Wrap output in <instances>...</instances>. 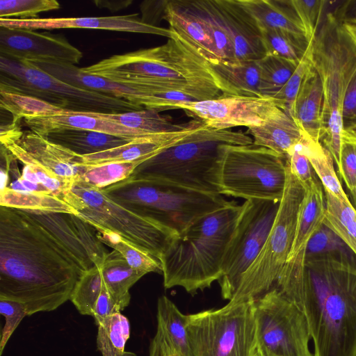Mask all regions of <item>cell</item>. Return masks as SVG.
<instances>
[{
    "mask_svg": "<svg viewBox=\"0 0 356 356\" xmlns=\"http://www.w3.org/2000/svg\"><path fill=\"white\" fill-rule=\"evenodd\" d=\"M22 176L24 179L45 186L54 195L64 199L70 190L72 181L64 179L34 162L23 164Z\"/></svg>",
    "mask_w": 356,
    "mask_h": 356,
    "instance_id": "47",
    "label": "cell"
},
{
    "mask_svg": "<svg viewBox=\"0 0 356 356\" xmlns=\"http://www.w3.org/2000/svg\"><path fill=\"white\" fill-rule=\"evenodd\" d=\"M252 143V139L241 131L218 130L204 125L181 141L140 163L129 177L218 193L213 173L220 147Z\"/></svg>",
    "mask_w": 356,
    "mask_h": 356,
    "instance_id": "5",
    "label": "cell"
},
{
    "mask_svg": "<svg viewBox=\"0 0 356 356\" xmlns=\"http://www.w3.org/2000/svg\"><path fill=\"white\" fill-rule=\"evenodd\" d=\"M302 26L306 39L312 41L318 30L326 1L319 0H290Z\"/></svg>",
    "mask_w": 356,
    "mask_h": 356,
    "instance_id": "48",
    "label": "cell"
},
{
    "mask_svg": "<svg viewBox=\"0 0 356 356\" xmlns=\"http://www.w3.org/2000/svg\"><path fill=\"white\" fill-rule=\"evenodd\" d=\"M179 108L207 127L218 130L261 126L282 110L273 98L245 96L186 102Z\"/></svg>",
    "mask_w": 356,
    "mask_h": 356,
    "instance_id": "15",
    "label": "cell"
},
{
    "mask_svg": "<svg viewBox=\"0 0 356 356\" xmlns=\"http://www.w3.org/2000/svg\"><path fill=\"white\" fill-rule=\"evenodd\" d=\"M280 202L249 200L227 249L222 274L218 280L222 297L229 301L236 293L243 275L261 251L273 227Z\"/></svg>",
    "mask_w": 356,
    "mask_h": 356,
    "instance_id": "14",
    "label": "cell"
},
{
    "mask_svg": "<svg viewBox=\"0 0 356 356\" xmlns=\"http://www.w3.org/2000/svg\"><path fill=\"white\" fill-rule=\"evenodd\" d=\"M75 87L124 99L140 105L143 91L83 72L75 65L49 60L25 61ZM143 107V106H142Z\"/></svg>",
    "mask_w": 356,
    "mask_h": 356,
    "instance_id": "25",
    "label": "cell"
},
{
    "mask_svg": "<svg viewBox=\"0 0 356 356\" xmlns=\"http://www.w3.org/2000/svg\"><path fill=\"white\" fill-rule=\"evenodd\" d=\"M132 1H95V3L101 8H106L110 10H119L127 8Z\"/></svg>",
    "mask_w": 356,
    "mask_h": 356,
    "instance_id": "56",
    "label": "cell"
},
{
    "mask_svg": "<svg viewBox=\"0 0 356 356\" xmlns=\"http://www.w3.org/2000/svg\"><path fill=\"white\" fill-rule=\"evenodd\" d=\"M280 291L305 314L314 356H356V256L351 250L306 258L302 278Z\"/></svg>",
    "mask_w": 356,
    "mask_h": 356,
    "instance_id": "2",
    "label": "cell"
},
{
    "mask_svg": "<svg viewBox=\"0 0 356 356\" xmlns=\"http://www.w3.org/2000/svg\"><path fill=\"white\" fill-rule=\"evenodd\" d=\"M254 300L228 302L222 308L188 315L193 356H256Z\"/></svg>",
    "mask_w": 356,
    "mask_h": 356,
    "instance_id": "12",
    "label": "cell"
},
{
    "mask_svg": "<svg viewBox=\"0 0 356 356\" xmlns=\"http://www.w3.org/2000/svg\"><path fill=\"white\" fill-rule=\"evenodd\" d=\"M243 207L232 201L198 218L178 234L159 259L165 289L181 286L194 295L220 279Z\"/></svg>",
    "mask_w": 356,
    "mask_h": 356,
    "instance_id": "4",
    "label": "cell"
},
{
    "mask_svg": "<svg viewBox=\"0 0 356 356\" xmlns=\"http://www.w3.org/2000/svg\"><path fill=\"white\" fill-rule=\"evenodd\" d=\"M299 63L266 55L259 60L261 96L273 98L293 74Z\"/></svg>",
    "mask_w": 356,
    "mask_h": 356,
    "instance_id": "40",
    "label": "cell"
},
{
    "mask_svg": "<svg viewBox=\"0 0 356 356\" xmlns=\"http://www.w3.org/2000/svg\"><path fill=\"white\" fill-rule=\"evenodd\" d=\"M325 214L324 189L317 178L305 188V196L298 212L293 245L279 278L295 277L303 274L308 242L323 224Z\"/></svg>",
    "mask_w": 356,
    "mask_h": 356,
    "instance_id": "20",
    "label": "cell"
},
{
    "mask_svg": "<svg viewBox=\"0 0 356 356\" xmlns=\"http://www.w3.org/2000/svg\"><path fill=\"white\" fill-rule=\"evenodd\" d=\"M323 102L322 82L312 65L296 97L292 118L302 134L316 142H320Z\"/></svg>",
    "mask_w": 356,
    "mask_h": 356,
    "instance_id": "26",
    "label": "cell"
},
{
    "mask_svg": "<svg viewBox=\"0 0 356 356\" xmlns=\"http://www.w3.org/2000/svg\"><path fill=\"white\" fill-rule=\"evenodd\" d=\"M0 106L12 114L13 122L59 115L67 111L32 96L5 91H0Z\"/></svg>",
    "mask_w": 356,
    "mask_h": 356,
    "instance_id": "38",
    "label": "cell"
},
{
    "mask_svg": "<svg viewBox=\"0 0 356 356\" xmlns=\"http://www.w3.org/2000/svg\"><path fill=\"white\" fill-rule=\"evenodd\" d=\"M286 181V158L256 145H222L213 173L220 195L280 202Z\"/></svg>",
    "mask_w": 356,
    "mask_h": 356,
    "instance_id": "8",
    "label": "cell"
},
{
    "mask_svg": "<svg viewBox=\"0 0 356 356\" xmlns=\"http://www.w3.org/2000/svg\"><path fill=\"white\" fill-rule=\"evenodd\" d=\"M26 211L66 249L83 273L102 266L109 252L92 225L72 213Z\"/></svg>",
    "mask_w": 356,
    "mask_h": 356,
    "instance_id": "17",
    "label": "cell"
},
{
    "mask_svg": "<svg viewBox=\"0 0 356 356\" xmlns=\"http://www.w3.org/2000/svg\"><path fill=\"white\" fill-rule=\"evenodd\" d=\"M101 191L124 208L178 234L198 218L232 202L218 193L131 177Z\"/></svg>",
    "mask_w": 356,
    "mask_h": 356,
    "instance_id": "7",
    "label": "cell"
},
{
    "mask_svg": "<svg viewBox=\"0 0 356 356\" xmlns=\"http://www.w3.org/2000/svg\"><path fill=\"white\" fill-rule=\"evenodd\" d=\"M266 55L287 59L299 63L305 56L309 43L305 37L289 32L260 28Z\"/></svg>",
    "mask_w": 356,
    "mask_h": 356,
    "instance_id": "37",
    "label": "cell"
},
{
    "mask_svg": "<svg viewBox=\"0 0 356 356\" xmlns=\"http://www.w3.org/2000/svg\"><path fill=\"white\" fill-rule=\"evenodd\" d=\"M339 21L356 47V19H339Z\"/></svg>",
    "mask_w": 356,
    "mask_h": 356,
    "instance_id": "57",
    "label": "cell"
},
{
    "mask_svg": "<svg viewBox=\"0 0 356 356\" xmlns=\"http://www.w3.org/2000/svg\"><path fill=\"white\" fill-rule=\"evenodd\" d=\"M97 326V347L102 356H137L125 350L130 337V323L121 312L105 318Z\"/></svg>",
    "mask_w": 356,
    "mask_h": 356,
    "instance_id": "35",
    "label": "cell"
},
{
    "mask_svg": "<svg viewBox=\"0 0 356 356\" xmlns=\"http://www.w3.org/2000/svg\"><path fill=\"white\" fill-rule=\"evenodd\" d=\"M45 138L80 156L104 152L131 142L113 135L81 129L58 131Z\"/></svg>",
    "mask_w": 356,
    "mask_h": 356,
    "instance_id": "31",
    "label": "cell"
},
{
    "mask_svg": "<svg viewBox=\"0 0 356 356\" xmlns=\"http://www.w3.org/2000/svg\"><path fill=\"white\" fill-rule=\"evenodd\" d=\"M286 161L294 175L305 188L318 178L305 154L301 142L293 147L286 156Z\"/></svg>",
    "mask_w": 356,
    "mask_h": 356,
    "instance_id": "51",
    "label": "cell"
},
{
    "mask_svg": "<svg viewBox=\"0 0 356 356\" xmlns=\"http://www.w3.org/2000/svg\"><path fill=\"white\" fill-rule=\"evenodd\" d=\"M168 1H145L140 5L141 20L152 26H156L161 20L165 19V9Z\"/></svg>",
    "mask_w": 356,
    "mask_h": 356,
    "instance_id": "54",
    "label": "cell"
},
{
    "mask_svg": "<svg viewBox=\"0 0 356 356\" xmlns=\"http://www.w3.org/2000/svg\"><path fill=\"white\" fill-rule=\"evenodd\" d=\"M208 63L222 96L261 97L259 60Z\"/></svg>",
    "mask_w": 356,
    "mask_h": 356,
    "instance_id": "27",
    "label": "cell"
},
{
    "mask_svg": "<svg viewBox=\"0 0 356 356\" xmlns=\"http://www.w3.org/2000/svg\"><path fill=\"white\" fill-rule=\"evenodd\" d=\"M143 162L144 161L138 160L92 166L83 165V169L76 180L89 186L102 189L130 177Z\"/></svg>",
    "mask_w": 356,
    "mask_h": 356,
    "instance_id": "42",
    "label": "cell"
},
{
    "mask_svg": "<svg viewBox=\"0 0 356 356\" xmlns=\"http://www.w3.org/2000/svg\"><path fill=\"white\" fill-rule=\"evenodd\" d=\"M0 56L17 61L78 64L82 52L62 35L0 26Z\"/></svg>",
    "mask_w": 356,
    "mask_h": 356,
    "instance_id": "18",
    "label": "cell"
},
{
    "mask_svg": "<svg viewBox=\"0 0 356 356\" xmlns=\"http://www.w3.org/2000/svg\"><path fill=\"white\" fill-rule=\"evenodd\" d=\"M232 41L236 63L259 60L266 55L260 27L239 0H213Z\"/></svg>",
    "mask_w": 356,
    "mask_h": 356,
    "instance_id": "21",
    "label": "cell"
},
{
    "mask_svg": "<svg viewBox=\"0 0 356 356\" xmlns=\"http://www.w3.org/2000/svg\"><path fill=\"white\" fill-rule=\"evenodd\" d=\"M248 128V133L252 136L254 145L270 149L285 158L303 138L294 120L283 110H280L264 124Z\"/></svg>",
    "mask_w": 356,
    "mask_h": 356,
    "instance_id": "28",
    "label": "cell"
},
{
    "mask_svg": "<svg viewBox=\"0 0 356 356\" xmlns=\"http://www.w3.org/2000/svg\"><path fill=\"white\" fill-rule=\"evenodd\" d=\"M348 132L351 133L353 135H354L355 136H356V127L352 129L350 131H348Z\"/></svg>",
    "mask_w": 356,
    "mask_h": 356,
    "instance_id": "58",
    "label": "cell"
},
{
    "mask_svg": "<svg viewBox=\"0 0 356 356\" xmlns=\"http://www.w3.org/2000/svg\"><path fill=\"white\" fill-rule=\"evenodd\" d=\"M312 65L323 85L321 143L338 168L340 163L342 107L350 80L356 71V47L334 15H326L312 41Z\"/></svg>",
    "mask_w": 356,
    "mask_h": 356,
    "instance_id": "6",
    "label": "cell"
},
{
    "mask_svg": "<svg viewBox=\"0 0 356 356\" xmlns=\"http://www.w3.org/2000/svg\"><path fill=\"white\" fill-rule=\"evenodd\" d=\"M0 26L24 29H88L146 33L170 38L172 30L143 22L138 14L108 17L33 19L0 18Z\"/></svg>",
    "mask_w": 356,
    "mask_h": 356,
    "instance_id": "19",
    "label": "cell"
},
{
    "mask_svg": "<svg viewBox=\"0 0 356 356\" xmlns=\"http://www.w3.org/2000/svg\"><path fill=\"white\" fill-rule=\"evenodd\" d=\"M343 131H348L356 127V71L350 80L342 107Z\"/></svg>",
    "mask_w": 356,
    "mask_h": 356,
    "instance_id": "52",
    "label": "cell"
},
{
    "mask_svg": "<svg viewBox=\"0 0 356 356\" xmlns=\"http://www.w3.org/2000/svg\"><path fill=\"white\" fill-rule=\"evenodd\" d=\"M0 313L6 320L0 341V355L1 356L11 335L22 319L27 316V313L22 303L8 300H0Z\"/></svg>",
    "mask_w": 356,
    "mask_h": 356,
    "instance_id": "50",
    "label": "cell"
},
{
    "mask_svg": "<svg viewBox=\"0 0 356 356\" xmlns=\"http://www.w3.org/2000/svg\"><path fill=\"white\" fill-rule=\"evenodd\" d=\"M96 113L104 119L147 134L176 131L191 124V121L186 123H175L170 116L162 115L160 111L152 108L119 113Z\"/></svg>",
    "mask_w": 356,
    "mask_h": 356,
    "instance_id": "32",
    "label": "cell"
},
{
    "mask_svg": "<svg viewBox=\"0 0 356 356\" xmlns=\"http://www.w3.org/2000/svg\"><path fill=\"white\" fill-rule=\"evenodd\" d=\"M312 41L309 43L305 56L293 74L282 88L273 97L279 108L291 118L293 116L294 103L299 90L307 71L312 66Z\"/></svg>",
    "mask_w": 356,
    "mask_h": 356,
    "instance_id": "44",
    "label": "cell"
},
{
    "mask_svg": "<svg viewBox=\"0 0 356 356\" xmlns=\"http://www.w3.org/2000/svg\"><path fill=\"white\" fill-rule=\"evenodd\" d=\"M338 19H356V0L347 1L334 13Z\"/></svg>",
    "mask_w": 356,
    "mask_h": 356,
    "instance_id": "55",
    "label": "cell"
},
{
    "mask_svg": "<svg viewBox=\"0 0 356 356\" xmlns=\"http://www.w3.org/2000/svg\"><path fill=\"white\" fill-rule=\"evenodd\" d=\"M257 356H314L305 316L280 289L254 300Z\"/></svg>",
    "mask_w": 356,
    "mask_h": 356,
    "instance_id": "13",
    "label": "cell"
},
{
    "mask_svg": "<svg viewBox=\"0 0 356 356\" xmlns=\"http://www.w3.org/2000/svg\"><path fill=\"white\" fill-rule=\"evenodd\" d=\"M337 172L345 181L356 209V136L348 131H344L341 137Z\"/></svg>",
    "mask_w": 356,
    "mask_h": 356,
    "instance_id": "46",
    "label": "cell"
},
{
    "mask_svg": "<svg viewBox=\"0 0 356 356\" xmlns=\"http://www.w3.org/2000/svg\"><path fill=\"white\" fill-rule=\"evenodd\" d=\"M302 136V147L323 188L339 200L350 202L334 170V159L330 152L321 142L314 141Z\"/></svg>",
    "mask_w": 356,
    "mask_h": 356,
    "instance_id": "33",
    "label": "cell"
},
{
    "mask_svg": "<svg viewBox=\"0 0 356 356\" xmlns=\"http://www.w3.org/2000/svg\"><path fill=\"white\" fill-rule=\"evenodd\" d=\"M81 70L134 89L144 85L176 88L197 101L222 96L208 62L173 30L164 44L113 55Z\"/></svg>",
    "mask_w": 356,
    "mask_h": 356,
    "instance_id": "3",
    "label": "cell"
},
{
    "mask_svg": "<svg viewBox=\"0 0 356 356\" xmlns=\"http://www.w3.org/2000/svg\"><path fill=\"white\" fill-rule=\"evenodd\" d=\"M149 356H163V355H159V354L149 353Z\"/></svg>",
    "mask_w": 356,
    "mask_h": 356,
    "instance_id": "59",
    "label": "cell"
},
{
    "mask_svg": "<svg viewBox=\"0 0 356 356\" xmlns=\"http://www.w3.org/2000/svg\"><path fill=\"white\" fill-rule=\"evenodd\" d=\"M165 20L170 29L184 39L208 63L222 61L210 29L191 1H168Z\"/></svg>",
    "mask_w": 356,
    "mask_h": 356,
    "instance_id": "23",
    "label": "cell"
},
{
    "mask_svg": "<svg viewBox=\"0 0 356 356\" xmlns=\"http://www.w3.org/2000/svg\"><path fill=\"white\" fill-rule=\"evenodd\" d=\"M324 189V188H323ZM325 214L323 223L343 240L356 256V209L324 189Z\"/></svg>",
    "mask_w": 356,
    "mask_h": 356,
    "instance_id": "34",
    "label": "cell"
},
{
    "mask_svg": "<svg viewBox=\"0 0 356 356\" xmlns=\"http://www.w3.org/2000/svg\"><path fill=\"white\" fill-rule=\"evenodd\" d=\"M102 289L101 266H94L81 276L74 286L70 300L81 314L92 316Z\"/></svg>",
    "mask_w": 356,
    "mask_h": 356,
    "instance_id": "43",
    "label": "cell"
},
{
    "mask_svg": "<svg viewBox=\"0 0 356 356\" xmlns=\"http://www.w3.org/2000/svg\"><path fill=\"white\" fill-rule=\"evenodd\" d=\"M256 354H257V353H256ZM256 356H257V355H256Z\"/></svg>",
    "mask_w": 356,
    "mask_h": 356,
    "instance_id": "60",
    "label": "cell"
},
{
    "mask_svg": "<svg viewBox=\"0 0 356 356\" xmlns=\"http://www.w3.org/2000/svg\"><path fill=\"white\" fill-rule=\"evenodd\" d=\"M24 122L31 131L44 137L51 133L65 129L97 131L130 141L140 140L153 135L147 134L104 119L96 113L66 111L59 115L25 118Z\"/></svg>",
    "mask_w": 356,
    "mask_h": 356,
    "instance_id": "22",
    "label": "cell"
},
{
    "mask_svg": "<svg viewBox=\"0 0 356 356\" xmlns=\"http://www.w3.org/2000/svg\"><path fill=\"white\" fill-rule=\"evenodd\" d=\"M0 91L32 96L74 112L119 113L145 108L124 99L75 87L28 62L1 56Z\"/></svg>",
    "mask_w": 356,
    "mask_h": 356,
    "instance_id": "10",
    "label": "cell"
},
{
    "mask_svg": "<svg viewBox=\"0 0 356 356\" xmlns=\"http://www.w3.org/2000/svg\"><path fill=\"white\" fill-rule=\"evenodd\" d=\"M211 31L221 60L236 63L232 41L218 15L213 0L191 1Z\"/></svg>",
    "mask_w": 356,
    "mask_h": 356,
    "instance_id": "41",
    "label": "cell"
},
{
    "mask_svg": "<svg viewBox=\"0 0 356 356\" xmlns=\"http://www.w3.org/2000/svg\"><path fill=\"white\" fill-rule=\"evenodd\" d=\"M286 181L273 227L257 259L243 275L229 301L254 300L275 287L293 245L298 212L305 188L286 161Z\"/></svg>",
    "mask_w": 356,
    "mask_h": 356,
    "instance_id": "9",
    "label": "cell"
},
{
    "mask_svg": "<svg viewBox=\"0 0 356 356\" xmlns=\"http://www.w3.org/2000/svg\"><path fill=\"white\" fill-rule=\"evenodd\" d=\"M157 327L149 353L163 356H193L187 332L188 315L167 296L157 302Z\"/></svg>",
    "mask_w": 356,
    "mask_h": 356,
    "instance_id": "24",
    "label": "cell"
},
{
    "mask_svg": "<svg viewBox=\"0 0 356 356\" xmlns=\"http://www.w3.org/2000/svg\"><path fill=\"white\" fill-rule=\"evenodd\" d=\"M350 250L343 240L324 223L312 236L306 249V258Z\"/></svg>",
    "mask_w": 356,
    "mask_h": 356,
    "instance_id": "49",
    "label": "cell"
},
{
    "mask_svg": "<svg viewBox=\"0 0 356 356\" xmlns=\"http://www.w3.org/2000/svg\"><path fill=\"white\" fill-rule=\"evenodd\" d=\"M83 271L26 211L0 206V300L22 303L31 316L70 300Z\"/></svg>",
    "mask_w": 356,
    "mask_h": 356,
    "instance_id": "1",
    "label": "cell"
},
{
    "mask_svg": "<svg viewBox=\"0 0 356 356\" xmlns=\"http://www.w3.org/2000/svg\"><path fill=\"white\" fill-rule=\"evenodd\" d=\"M97 232H113L159 260L178 234L116 203L101 189L75 180L64 197Z\"/></svg>",
    "mask_w": 356,
    "mask_h": 356,
    "instance_id": "11",
    "label": "cell"
},
{
    "mask_svg": "<svg viewBox=\"0 0 356 356\" xmlns=\"http://www.w3.org/2000/svg\"><path fill=\"white\" fill-rule=\"evenodd\" d=\"M0 206L20 210L67 213L78 216L75 209L58 196L19 192L8 187L0 190Z\"/></svg>",
    "mask_w": 356,
    "mask_h": 356,
    "instance_id": "36",
    "label": "cell"
},
{
    "mask_svg": "<svg viewBox=\"0 0 356 356\" xmlns=\"http://www.w3.org/2000/svg\"><path fill=\"white\" fill-rule=\"evenodd\" d=\"M0 140L22 164L34 162L72 182L83 167L78 164L79 155L31 130L22 131L19 122L1 125Z\"/></svg>",
    "mask_w": 356,
    "mask_h": 356,
    "instance_id": "16",
    "label": "cell"
},
{
    "mask_svg": "<svg viewBox=\"0 0 356 356\" xmlns=\"http://www.w3.org/2000/svg\"><path fill=\"white\" fill-rule=\"evenodd\" d=\"M101 270L104 287L124 310L130 303L129 289L145 274L132 268L115 250L108 253Z\"/></svg>",
    "mask_w": 356,
    "mask_h": 356,
    "instance_id": "30",
    "label": "cell"
},
{
    "mask_svg": "<svg viewBox=\"0 0 356 356\" xmlns=\"http://www.w3.org/2000/svg\"><path fill=\"white\" fill-rule=\"evenodd\" d=\"M121 311L122 309L108 294L103 284L102 291L97 300L92 316L95 324L97 325L105 318L115 313L121 312Z\"/></svg>",
    "mask_w": 356,
    "mask_h": 356,
    "instance_id": "53",
    "label": "cell"
},
{
    "mask_svg": "<svg viewBox=\"0 0 356 356\" xmlns=\"http://www.w3.org/2000/svg\"><path fill=\"white\" fill-rule=\"evenodd\" d=\"M60 7L56 0H1L0 18L33 19L40 13L58 10Z\"/></svg>",
    "mask_w": 356,
    "mask_h": 356,
    "instance_id": "45",
    "label": "cell"
},
{
    "mask_svg": "<svg viewBox=\"0 0 356 356\" xmlns=\"http://www.w3.org/2000/svg\"><path fill=\"white\" fill-rule=\"evenodd\" d=\"M239 1L260 28L281 30L305 37L304 29L290 0Z\"/></svg>",
    "mask_w": 356,
    "mask_h": 356,
    "instance_id": "29",
    "label": "cell"
},
{
    "mask_svg": "<svg viewBox=\"0 0 356 356\" xmlns=\"http://www.w3.org/2000/svg\"><path fill=\"white\" fill-rule=\"evenodd\" d=\"M97 234L104 244L120 253L132 268L145 275L149 273L162 274L160 261L149 252L113 232L103 230L97 232Z\"/></svg>",
    "mask_w": 356,
    "mask_h": 356,
    "instance_id": "39",
    "label": "cell"
}]
</instances>
